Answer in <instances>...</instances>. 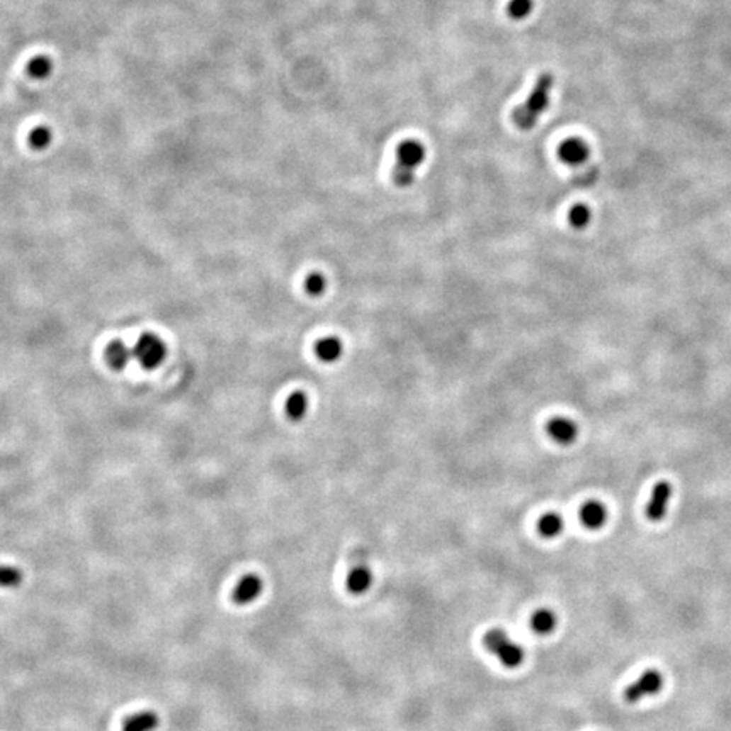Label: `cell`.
<instances>
[{"label":"cell","mask_w":731,"mask_h":731,"mask_svg":"<svg viewBox=\"0 0 731 731\" xmlns=\"http://www.w3.org/2000/svg\"><path fill=\"white\" fill-rule=\"evenodd\" d=\"M554 76H552L550 73H542V75L538 76L537 84H535L528 98H526L523 103L515 107V110H513L511 114L513 124H515L518 129L530 130L535 128V124H537L540 115L547 110L548 103H550V91L554 89Z\"/></svg>","instance_id":"6da1fadb"},{"label":"cell","mask_w":731,"mask_h":731,"mask_svg":"<svg viewBox=\"0 0 731 731\" xmlns=\"http://www.w3.org/2000/svg\"><path fill=\"white\" fill-rule=\"evenodd\" d=\"M426 158V149L424 142L416 139H408L398 146L396 151V164L391 178L396 186H410L415 181V171L419 169Z\"/></svg>","instance_id":"7a4b0ae2"},{"label":"cell","mask_w":731,"mask_h":731,"mask_svg":"<svg viewBox=\"0 0 731 731\" xmlns=\"http://www.w3.org/2000/svg\"><path fill=\"white\" fill-rule=\"evenodd\" d=\"M482 643L489 654L498 657V660L504 667L515 669L523 664L525 650L516 642H513L504 630L494 628L487 632L482 638Z\"/></svg>","instance_id":"3957f363"},{"label":"cell","mask_w":731,"mask_h":731,"mask_svg":"<svg viewBox=\"0 0 731 731\" xmlns=\"http://www.w3.org/2000/svg\"><path fill=\"white\" fill-rule=\"evenodd\" d=\"M168 354V347L164 344L163 339L159 335L146 332L142 334L141 337L137 339L136 346L132 349V356L136 361L141 364L142 369L146 371H152V369H158L161 364L164 363Z\"/></svg>","instance_id":"277c9868"},{"label":"cell","mask_w":731,"mask_h":731,"mask_svg":"<svg viewBox=\"0 0 731 731\" xmlns=\"http://www.w3.org/2000/svg\"><path fill=\"white\" fill-rule=\"evenodd\" d=\"M664 677L659 670H647L640 676L638 681H635L632 686L625 689V701L626 703H638L647 696H654L662 689Z\"/></svg>","instance_id":"5b68a950"},{"label":"cell","mask_w":731,"mask_h":731,"mask_svg":"<svg viewBox=\"0 0 731 731\" xmlns=\"http://www.w3.org/2000/svg\"><path fill=\"white\" fill-rule=\"evenodd\" d=\"M263 587L264 582L258 574H247V576H244L241 581L237 582V586L234 587L232 601L239 604V606L254 603L261 596V593H263Z\"/></svg>","instance_id":"8992f818"},{"label":"cell","mask_w":731,"mask_h":731,"mask_svg":"<svg viewBox=\"0 0 731 731\" xmlns=\"http://www.w3.org/2000/svg\"><path fill=\"white\" fill-rule=\"evenodd\" d=\"M672 496V486L667 481L657 482L650 502L647 504V518L652 521H660L667 513V506Z\"/></svg>","instance_id":"52a82bcc"},{"label":"cell","mask_w":731,"mask_h":731,"mask_svg":"<svg viewBox=\"0 0 731 731\" xmlns=\"http://www.w3.org/2000/svg\"><path fill=\"white\" fill-rule=\"evenodd\" d=\"M589 146H587V142L581 137L567 139V141H564L559 147V158L562 159L565 164H571V166H581V164H584L587 158H589Z\"/></svg>","instance_id":"ba28073f"},{"label":"cell","mask_w":731,"mask_h":731,"mask_svg":"<svg viewBox=\"0 0 731 731\" xmlns=\"http://www.w3.org/2000/svg\"><path fill=\"white\" fill-rule=\"evenodd\" d=\"M373 586V571L368 564H354L346 576V587L351 594L359 596Z\"/></svg>","instance_id":"9c48e42d"},{"label":"cell","mask_w":731,"mask_h":731,"mask_svg":"<svg viewBox=\"0 0 731 731\" xmlns=\"http://www.w3.org/2000/svg\"><path fill=\"white\" fill-rule=\"evenodd\" d=\"M547 434L550 435L552 441L557 443H562V446H567V443H572L577 438V425L574 424L571 419H565V416H555L547 424Z\"/></svg>","instance_id":"30bf717a"},{"label":"cell","mask_w":731,"mask_h":731,"mask_svg":"<svg viewBox=\"0 0 731 731\" xmlns=\"http://www.w3.org/2000/svg\"><path fill=\"white\" fill-rule=\"evenodd\" d=\"M130 358H132V351L122 341L108 342L106 351H103V359H106L108 368L115 373L124 371L128 368Z\"/></svg>","instance_id":"8fae6325"},{"label":"cell","mask_w":731,"mask_h":731,"mask_svg":"<svg viewBox=\"0 0 731 731\" xmlns=\"http://www.w3.org/2000/svg\"><path fill=\"white\" fill-rule=\"evenodd\" d=\"M315 356L325 364H334L337 363V361H341L344 356L342 339L337 337V335L322 337L320 341L315 344Z\"/></svg>","instance_id":"7c38bea8"},{"label":"cell","mask_w":731,"mask_h":731,"mask_svg":"<svg viewBox=\"0 0 731 731\" xmlns=\"http://www.w3.org/2000/svg\"><path fill=\"white\" fill-rule=\"evenodd\" d=\"M310 412V396L307 391L297 390L293 391L285 403V413L291 421H302Z\"/></svg>","instance_id":"4fadbf2b"},{"label":"cell","mask_w":731,"mask_h":731,"mask_svg":"<svg viewBox=\"0 0 731 731\" xmlns=\"http://www.w3.org/2000/svg\"><path fill=\"white\" fill-rule=\"evenodd\" d=\"M159 726V716L154 711H139L129 715L122 723V731H154Z\"/></svg>","instance_id":"5bb4252c"},{"label":"cell","mask_w":731,"mask_h":731,"mask_svg":"<svg viewBox=\"0 0 731 731\" xmlns=\"http://www.w3.org/2000/svg\"><path fill=\"white\" fill-rule=\"evenodd\" d=\"M579 518H581L582 525L587 526L589 530H598L606 523L608 511L601 503L587 502L584 506L581 508V511H579Z\"/></svg>","instance_id":"9a60e30c"},{"label":"cell","mask_w":731,"mask_h":731,"mask_svg":"<svg viewBox=\"0 0 731 731\" xmlns=\"http://www.w3.org/2000/svg\"><path fill=\"white\" fill-rule=\"evenodd\" d=\"M538 533L545 538H554L559 537L564 530V520L562 516L557 515V513H545L540 520H538Z\"/></svg>","instance_id":"2e32d148"},{"label":"cell","mask_w":731,"mask_h":731,"mask_svg":"<svg viewBox=\"0 0 731 731\" xmlns=\"http://www.w3.org/2000/svg\"><path fill=\"white\" fill-rule=\"evenodd\" d=\"M557 616L550 609H538L532 616V628L540 635H548L555 630Z\"/></svg>","instance_id":"e0dca14e"},{"label":"cell","mask_w":731,"mask_h":731,"mask_svg":"<svg viewBox=\"0 0 731 731\" xmlns=\"http://www.w3.org/2000/svg\"><path fill=\"white\" fill-rule=\"evenodd\" d=\"M24 581V572L16 565L0 564V587L2 589H14L19 587Z\"/></svg>","instance_id":"ac0fdd59"},{"label":"cell","mask_w":731,"mask_h":731,"mask_svg":"<svg viewBox=\"0 0 731 731\" xmlns=\"http://www.w3.org/2000/svg\"><path fill=\"white\" fill-rule=\"evenodd\" d=\"M327 285L329 281L327 278H325V274H322L319 271L310 273L303 281V288L310 297H322V295L327 291Z\"/></svg>","instance_id":"d6986e66"},{"label":"cell","mask_w":731,"mask_h":731,"mask_svg":"<svg viewBox=\"0 0 731 731\" xmlns=\"http://www.w3.org/2000/svg\"><path fill=\"white\" fill-rule=\"evenodd\" d=\"M508 16L515 21H523L532 14L533 0H510L508 4Z\"/></svg>","instance_id":"ffe728a7"},{"label":"cell","mask_w":731,"mask_h":731,"mask_svg":"<svg viewBox=\"0 0 731 731\" xmlns=\"http://www.w3.org/2000/svg\"><path fill=\"white\" fill-rule=\"evenodd\" d=\"M589 220H591L589 207L582 205V203L574 205L571 208V212H569V222H571L572 227H576V229L586 227V225L589 224Z\"/></svg>","instance_id":"44dd1931"},{"label":"cell","mask_w":731,"mask_h":731,"mask_svg":"<svg viewBox=\"0 0 731 731\" xmlns=\"http://www.w3.org/2000/svg\"><path fill=\"white\" fill-rule=\"evenodd\" d=\"M30 75L34 76H46L50 73V61L46 58H36L29 64Z\"/></svg>","instance_id":"7402d4cb"},{"label":"cell","mask_w":731,"mask_h":731,"mask_svg":"<svg viewBox=\"0 0 731 731\" xmlns=\"http://www.w3.org/2000/svg\"><path fill=\"white\" fill-rule=\"evenodd\" d=\"M50 132L45 128H39L30 134V144L36 147H45L50 142Z\"/></svg>","instance_id":"603a6c76"}]
</instances>
